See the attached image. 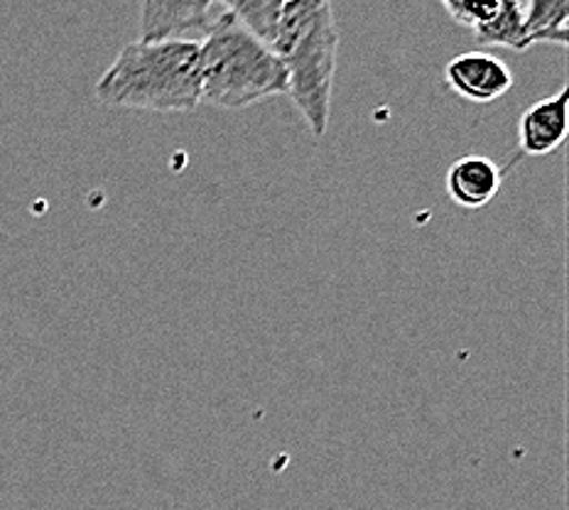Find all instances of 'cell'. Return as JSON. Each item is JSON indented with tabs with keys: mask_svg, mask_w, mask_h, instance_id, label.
Listing matches in <instances>:
<instances>
[{
	"mask_svg": "<svg viewBox=\"0 0 569 510\" xmlns=\"http://www.w3.org/2000/svg\"><path fill=\"white\" fill-rule=\"evenodd\" d=\"M268 50L288 74V97L315 140L331 121V97L339 57V28L327 0H280L276 32Z\"/></svg>",
	"mask_w": 569,
	"mask_h": 510,
	"instance_id": "cell-1",
	"label": "cell"
},
{
	"mask_svg": "<svg viewBox=\"0 0 569 510\" xmlns=\"http://www.w3.org/2000/svg\"><path fill=\"white\" fill-rule=\"evenodd\" d=\"M97 99L130 111H197L201 106L199 42L126 44L97 81Z\"/></svg>",
	"mask_w": 569,
	"mask_h": 510,
	"instance_id": "cell-2",
	"label": "cell"
},
{
	"mask_svg": "<svg viewBox=\"0 0 569 510\" xmlns=\"http://www.w3.org/2000/svg\"><path fill=\"white\" fill-rule=\"evenodd\" d=\"M201 103L223 111L288 97V74L280 59L256 40L227 8L199 42Z\"/></svg>",
	"mask_w": 569,
	"mask_h": 510,
	"instance_id": "cell-3",
	"label": "cell"
},
{
	"mask_svg": "<svg viewBox=\"0 0 569 510\" xmlns=\"http://www.w3.org/2000/svg\"><path fill=\"white\" fill-rule=\"evenodd\" d=\"M223 16V3L192 0V3H158L146 0L140 6L142 42H199L217 28Z\"/></svg>",
	"mask_w": 569,
	"mask_h": 510,
	"instance_id": "cell-4",
	"label": "cell"
},
{
	"mask_svg": "<svg viewBox=\"0 0 569 510\" xmlns=\"http://www.w3.org/2000/svg\"><path fill=\"white\" fill-rule=\"evenodd\" d=\"M445 13L452 18L457 26L467 28L479 44L486 47H506L513 52H526V26L520 3H442Z\"/></svg>",
	"mask_w": 569,
	"mask_h": 510,
	"instance_id": "cell-5",
	"label": "cell"
},
{
	"mask_svg": "<svg viewBox=\"0 0 569 510\" xmlns=\"http://www.w3.org/2000/svg\"><path fill=\"white\" fill-rule=\"evenodd\" d=\"M445 81L457 97L471 103H493L516 87V77L493 52H461L445 64Z\"/></svg>",
	"mask_w": 569,
	"mask_h": 510,
	"instance_id": "cell-6",
	"label": "cell"
},
{
	"mask_svg": "<svg viewBox=\"0 0 569 510\" xmlns=\"http://www.w3.org/2000/svg\"><path fill=\"white\" fill-rule=\"evenodd\" d=\"M569 89L562 87L548 99H540L520 113L518 148L528 158H550L560 152L569 136L567 116Z\"/></svg>",
	"mask_w": 569,
	"mask_h": 510,
	"instance_id": "cell-7",
	"label": "cell"
},
{
	"mask_svg": "<svg viewBox=\"0 0 569 510\" xmlns=\"http://www.w3.org/2000/svg\"><path fill=\"white\" fill-rule=\"evenodd\" d=\"M503 174L506 170L498 168L491 158L465 156L449 164L445 177L447 197L461 209H483L501 192Z\"/></svg>",
	"mask_w": 569,
	"mask_h": 510,
	"instance_id": "cell-8",
	"label": "cell"
},
{
	"mask_svg": "<svg viewBox=\"0 0 569 510\" xmlns=\"http://www.w3.org/2000/svg\"><path fill=\"white\" fill-rule=\"evenodd\" d=\"M526 26V42L557 44L569 42V3L567 0H520Z\"/></svg>",
	"mask_w": 569,
	"mask_h": 510,
	"instance_id": "cell-9",
	"label": "cell"
}]
</instances>
